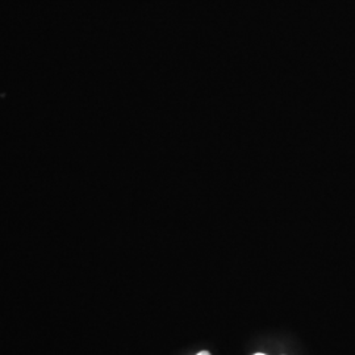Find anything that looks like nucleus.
Returning <instances> with one entry per match:
<instances>
[{
  "instance_id": "obj_1",
  "label": "nucleus",
  "mask_w": 355,
  "mask_h": 355,
  "mask_svg": "<svg viewBox=\"0 0 355 355\" xmlns=\"http://www.w3.org/2000/svg\"><path fill=\"white\" fill-rule=\"evenodd\" d=\"M196 355H212L209 352H207V350H203V352H199Z\"/></svg>"
},
{
  "instance_id": "obj_2",
  "label": "nucleus",
  "mask_w": 355,
  "mask_h": 355,
  "mask_svg": "<svg viewBox=\"0 0 355 355\" xmlns=\"http://www.w3.org/2000/svg\"><path fill=\"white\" fill-rule=\"evenodd\" d=\"M253 355H267V354H263V353H257V354H253Z\"/></svg>"
}]
</instances>
